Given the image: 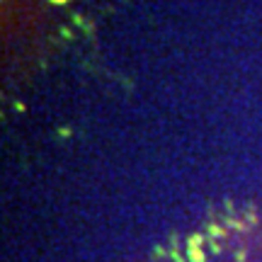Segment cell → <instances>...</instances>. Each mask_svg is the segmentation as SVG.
Masks as SVG:
<instances>
[{
	"label": "cell",
	"instance_id": "6da1fadb",
	"mask_svg": "<svg viewBox=\"0 0 262 262\" xmlns=\"http://www.w3.org/2000/svg\"><path fill=\"white\" fill-rule=\"evenodd\" d=\"M49 3H51V5H68L70 0H49Z\"/></svg>",
	"mask_w": 262,
	"mask_h": 262
}]
</instances>
